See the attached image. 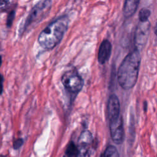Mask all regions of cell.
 Instances as JSON below:
<instances>
[{
    "mask_svg": "<svg viewBox=\"0 0 157 157\" xmlns=\"http://www.w3.org/2000/svg\"><path fill=\"white\" fill-rule=\"evenodd\" d=\"M49 5L48 0H44L40 1L39 3H37L31 10L28 17L26 18V20L25 21V23L24 25V28L25 29L26 27H28L32 22L35 21L36 18L40 15L41 12L44 10V9H45Z\"/></svg>",
    "mask_w": 157,
    "mask_h": 157,
    "instance_id": "cell-7",
    "label": "cell"
},
{
    "mask_svg": "<svg viewBox=\"0 0 157 157\" xmlns=\"http://www.w3.org/2000/svg\"><path fill=\"white\" fill-rule=\"evenodd\" d=\"M3 90V76L0 74V94L2 93Z\"/></svg>",
    "mask_w": 157,
    "mask_h": 157,
    "instance_id": "cell-16",
    "label": "cell"
},
{
    "mask_svg": "<svg viewBox=\"0 0 157 157\" xmlns=\"http://www.w3.org/2000/svg\"><path fill=\"white\" fill-rule=\"evenodd\" d=\"M109 128L110 136L114 143L118 145L122 144L124 136L122 117L120 115L117 118L110 120Z\"/></svg>",
    "mask_w": 157,
    "mask_h": 157,
    "instance_id": "cell-4",
    "label": "cell"
},
{
    "mask_svg": "<svg viewBox=\"0 0 157 157\" xmlns=\"http://www.w3.org/2000/svg\"><path fill=\"white\" fill-rule=\"evenodd\" d=\"M150 25L148 21L140 22L137 27L134 36V43L136 48L139 50L145 45L150 31Z\"/></svg>",
    "mask_w": 157,
    "mask_h": 157,
    "instance_id": "cell-5",
    "label": "cell"
},
{
    "mask_svg": "<svg viewBox=\"0 0 157 157\" xmlns=\"http://www.w3.org/2000/svg\"><path fill=\"white\" fill-rule=\"evenodd\" d=\"M76 157H90L91 143L78 142Z\"/></svg>",
    "mask_w": 157,
    "mask_h": 157,
    "instance_id": "cell-10",
    "label": "cell"
},
{
    "mask_svg": "<svg viewBox=\"0 0 157 157\" xmlns=\"http://www.w3.org/2000/svg\"><path fill=\"white\" fill-rule=\"evenodd\" d=\"M61 82L64 87L72 93L79 92L83 85V79L74 71L65 72L61 78Z\"/></svg>",
    "mask_w": 157,
    "mask_h": 157,
    "instance_id": "cell-3",
    "label": "cell"
},
{
    "mask_svg": "<svg viewBox=\"0 0 157 157\" xmlns=\"http://www.w3.org/2000/svg\"><path fill=\"white\" fill-rule=\"evenodd\" d=\"M140 58L139 50L135 48L126 55L119 66L117 79L119 85L123 89L129 90L136 85L139 75Z\"/></svg>",
    "mask_w": 157,
    "mask_h": 157,
    "instance_id": "cell-1",
    "label": "cell"
},
{
    "mask_svg": "<svg viewBox=\"0 0 157 157\" xmlns=\"http://www.w3.org/2000/svg\"><path fill=\"white\" fill-rule=\"evenodd\" d=\"M140 0H125L123 7V13L125 18H129L136 12Z\"/></svg>",
    "mask_w": 157,
    "mask_h": 157,
    "instance_id": "cell-9",
    "label": "cell"
},
{
    "mask_svg": "<svg viewBox=\"0 0 157 157\" xmlns=\"http://www.w3.org/2000/svg\"><path fill=\"white\" fill-rule=\"evenodd\" d=\"M151 12L149 9L147 8L142 9L139 13V18L140 22L148 21V19L150 16Z\"/></svg>",
    "mask_w": 157,
    "mask_h": 157,
    "instance_id": "cell-13",
    "label": "cell"
},
{
    "mask_svg": "<svg viewBox=\"0 0 157 157\" xmlns=\"http://www.w3.org/2000/svg\"><path fill=\"white\" fill-rule=\"evenodd\" d=\"M155 33L157 35V23H156V26H155Z\"/></svg>",
    "mask_w": 157,
    "mask_h": 157,
    "instance_id": "cell-17",
    "label": "cell"
},
{
    "mask_svg": "<svg viewBox=\"0 0 157 157\" xmlns=\"http://www.w3.org/2000/svg\"><path fill=\"white\" fill-rule=\"evenodd\" d=\"M77 152V147L73 142H71L67 147L65 155L66 157H73L76 155Z\"/></svg>",
    "mask_w": 157,
    "mask_h": 157,
    "instance_id": "cell-12",
    "label": "cell"
},
{
    "mask_svg": "<svg viewBox=\"0 0 157 157\" xmlns=\"http://www.w3.org/2000/svg\"><path fill=\"white\" fill-rule=\"evenodd\" d=\"M15 12L13 10L11 11L9 13V15L7 16V27H10L12 26L13 21L14 20V18H15Z\"/></svg>",
    "mask_w": 157,
    "mask_h": 157,
    "instance_id": "cell-14",
    "label": "cell"
},
{
    "mask_svg": "<svg viewBox=\"0 0 157 157\" xmlns=\"http://www.w3.org/2000/svg\"><path fill=\"white\" fill-rule=\"evenodd\" d=\"M23 144V140L21 139H18L15 140L13 143V147L14 149L19 148Z\"/></svg>",
    "mask_w": 157,
    "mask_h": 157,
    "instance_id": "cell-15",
    "label": "cell"
},
{
    "mask_svg": "<svg viewBox=\"0 0 157 157\" xmlns=\"http://www.w3.org/2000/svg\"><path fill=\"white\" fill-rule=\"evenodd\" d=\"M101 157H119V154L115 147L109 145L106 148Z\"/></svg>",
    "mask_w": 157,
    "mask_h": 157,
    "instance_id": "cell-11",
    "label": "cell"
},
{
    "mask_svg": "<svg viewBox=\"0 0 157 157\" xmlns=\"http://www.w3.org/2000/svg\"><path fill=\"white\" fill-rule=\"evenodd\" d=\"M1 64H2V58H1V56H0V66H1Z\"/></svg>",
    "mask_w": 157,
    "mask_h": 157,
    "instance_id": "cell-18",
    "label": "cell"
},
{
    "mask_svg": "<svg viewBox=\"0 0 157 157\" xmlns=\"http://www.w3.org/2000/svg\"><path fill=\"white\" fill-rule=\"evenodd\" d=\"M67 16L61 17L47 26L39 34L38 42L45 49H52L61 40L68 26Z\"/></svg>",
    "mask_w": 157,
    "mask_h": 157,
    "instance_id": "cell-2",
    "label": "cell"
},
{
    "mask_svg": "<svg viewBox=\"0 0 157 157\" xmlns=\"http://www.w3.org/2000/svg\"><path fill=\"white\" fill-rule=\"evenodd\" d=\"M120 105L118 97L115 94L111 95L108 101L107 113L109 121L117 118L120 115Z\"/></svg>",
    "mask_w": 157,
    "mask_h": 157,
    "instance_id": "cell-6",
    "label": "cell"
},
{
    "mask_svg": "<svg viewBox=\"0 0 157 157\" xmlns=\"http://www.w3.org/2000/svg\"><path fill=\"white\" fill-rule=\"evenodd\" d=\"M112 44L108 40H104L99 47L98 52V61L100 64H103L107 62L111 55Z\"/></svg>",
    "mask_w": 157,
    "mask_h": 157,
    "instance_id": "cell-8",
    "label": "cell"
}]
</instances>
